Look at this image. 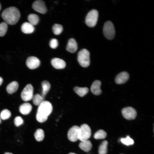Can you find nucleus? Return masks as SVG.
Masks as SVG:
<instances>
[{
	"instance_id": "nucleus-1",
	"label": "nucleus",
	"mask_w": 154,
	"mask_h": 154,
	"mask_svg": "<svg viewBox=\"0 0 154 154\" xmlns=\"http://www.w3.org/2000/svg\"><path fill=\"white\" fill-rule=\"evenodd\" d=\"M1 16L7 24L14 25L19 20L20 17V13L17 8L11 7L5 9L2 13Z\"/></svg>"
},
{
	"instance_id": "nucleus-2",
	"label": "nucleus",
	"mask_w": 154,
	"mask_h": 154,
	"mask_svg": "<svg viewBox=\"0 0 154 154\" xmlns=\"http://www.w3.org/2000/svg\"><path fill=\"white\" fill-rule=\"evenodd\" d=\"M52 110V106L51 103L44 101L38 106L36 116L37 120L40 123L44 122L47 119Z\"/></svg>"
},
{
	"instance_id": "nucleus-3",
	"label": "nucleus",
	"mask_w": 154,
	"mask_h": 154,
	"mask_svg": "<svg viewBox=\"0 0 154 154\" xmlns=\"http://www.w3.org/2000/svg\"><path fill=\"white\" fill-rule=\"evenodd\" d=\"M78 60L80 65L83 67H87L90 63V53L86 49H83L78 53Z\"/></svg>"
},
{
	"instance_id": "nucleus-4",
	"label": "nucleus",
	"mask_w": 154,
	"mask_h": 154,
	"mask_svg": "<svg viewBox=\"0 0 154 154\" xmlns=\"http://www.w3.org/2000/svg\"><path fill=\"white\" fill-rule=\"evenodd\" d=\"M98 17V11L96 9L90 11L87 15L85 22L87 25L90 27H93L96 25Z\"/></svg>"
},
{
	"instance_id": "nucleus-5",
	"label": "nucleus",
	"mask_w": 154,
	"mask_h": 154,
	"mask_svg": "<svg viewBox=\"0 0 154 154\" xmlns=\"http://www.w3.org/2000/svg\"><path fill=\"white\" fill-rule=\"evenodd\" d=\"M103 33L105 37L109 40H112L114 37L115 30L113 23L110 21L106 22L103 28Z\"/></svg>"
},
{
	"instance_id": "nucleus-6",
	"label": "nucleus",
	"mask_w": 154,
	"mask_h": 154,
	"mask_svg": "<svg viewBox=\"0 0 154 154\" xmlns=\"http://www.w3.org/2000/svg\"><path fill=\"white\" fill-rule=\"evenodd\" d=\"M80 127L79 139L81 141L88 140L91 135V130L90 127L87 124H83Z\"/></svg>"
},
{
	"instance_id": "nucleus-7",
	"label": "nucleus",
	"mask_w": 154,
	"mask_h": 154,
	"mask_svg": "<svg viewBox=\"0 0 154 154\" xmlns=\"http://www.w3.org/2000/svg\"><path fill=\"white\" fill-rule=\"evenodd\" d=\"M33 88L31 84H27L22 90L21 97L23 100L26 102L32 99L33 97Z\"/></svg>"
},
{
	"instance_id": "nucleus-8",
	"label": "nucleus",
	"mask_w": 154,
	"mask_h": 154,
	"mask_svg": "<svg viewBox=\"0 0 154 154\" xmlns=\"http://www.w3.org/2000/svg\"><path fill=\"white\" fill-rule=\"evenodd\" d=\"M121 113L123 117L128 120L134 119L137 115L136 110L131 107H128L123 108L121 110Z\"/></svg>"
},
{
	"instance_id": "nucleus-9",
	"label": "nucleus",
	"mask_w": 154,
	"mask_h": 154,
	"mask_svg": "<svg viewBox=\"0 0 154 154\" xmlns=\"http://www.w3.org/2000/svg\"><path fill=\"white\" fill-rule=\"evenodd\" d=\"M80 127L77 125H74L69 130L67 134L69 140L72 142L77 141L79 138Z\"/></svg>"
},
{
	"instance_id": "nucleus-10",
	"label": "nucleus",
	"mask_w": 154,
	"mask_h": 154,
	"mask_svg": "<svg viewBox=\"0 0 154 154\" xmlns=\"http://www.w3.org/2000/svg\"><path fill=\"white\" fill-rule=\"evenodd\" d=\"M32 7L35 11L42 14H45L47 11V9L45 3L42 0L35 1L33 3Z\"/></svg>"
},
{
	"instance_id": "nucleus-11",
	"label": "nucleus",
	"mask_w": 154,
	"mask_h": 154,
	"mask_svg": "<svg viewBox=\"0 0 154 154\" xmlns=\"http://www.w3.org/2000/svg\"><path fill=\"white\" fill-rule=\"evenodd\" d=\"M40 64L39 59L35 56L29 57L26 60V64L28 67L31 69L36 68L39 66Z\"/></svg>"
},
{
	"instance_id": "nucleus-12",
	"label": "nucleus",
	"mask_w": 154,
	"mask_h": 154,
	"mask_svg": "<svg viewBox=\"0 0 154 154\" xmlns=\"http://www.w3.org/2000/svg\"><path fill=\"white\" fill-rule=\"evenodd\" d=\"M129 77V74L126 72H122L116 76L115 82L117 84H123L126 82Z\"/></svg>"
},
{
	"instance_id": "nucleus-13",
	"label": "nucleus",
	"mask_w": 154,
	"mask_h": 154,
	"mask_svg": "<svg viewBox=\"0 0 154 154\" xmlns=\"http://www.w3.org/2000/svg\"><path fill=\"white\" fill-rule=\"evenodd\" d=\"M51 64L55 68L62 69L66 66V62L63 60L58 58H54L51 61Z\"/></svg>"
},
{
	"instance_id": "nucleus-14",
	"label": "nucleus",
	"mask_w": 154,
	"mask_h": 154,
	"mask_svg": "<svg viewBox=\"0 0 154 154\" xmlns=\"http://www.w3.org/2000/svg\"><path fill=\"white\" fill-rule=\"evenodd\" d=\"M101 84V82L99 80H96L92 83L90 89L93 94L98 95L101 94L102 90L100 88Z\"/></svg>"
},
{
	"instance_id": "nucleus-15",
	"label": "nucleus",
	"mask_w": 154,
	"mask_h": 154,
	"mask_svg": "<svg viewBox=\"0 0 154 154\" xmlns=\"http://www.w3.org/2000/svg\"><path fill=\"white\" fill-rule=\"evenodd\" d=\"M78 46L76 40L73 38L70 39L66 48V50L71 53H74L77 50Z\"/></svg>"
},
{
	"instance_id": "nucleus-16",
	"label": "nucleus",
	"mask_w": 154,
	"mask_h": 154,
	"mask_svg": "<svg viewBox=\"0 0 154 154\" xmlns=\"http://www.w3.org/2000/svg\"><path fill=\"white\" fill-rule=\"evenodd\" d=\"M21 30L24 33L30 34L34 32L35 28L34 26L29 22H25L21 25Z\"/></svg>"
},
{
	"instance_id": "nucleus-17",
	"label": "nucleus",
	"mask_w": 154,
	"mask_h": 154,
	"mask_svg": "<svg viewBox=\"0 0 154 154\" xmlns=\"http://www.w3.org/2000/svg\"><path fill=\"white\" fill-rule=\"evenodd\" d=\"M32 107L31 104L29 103H25L21 105L19 108L20 112L23 114L26 115L31 111Z\"/></svg>"
},
{
	"instance_id": "nucleus-18",
	"label": "nucleus",
	"mask_w": 154,
	"mask_h": 154,
	"mask_svg": "<svg viewBox=\"0 0 154 154\" xmlns=\"http://www.w3.org/2000/svg\"><path fill=\"white\" fill-rule=\"evenodd\" d=\"M80 148L86 152L90 151L92 147V144L91 141L88 140L81 141L79 144Z\"/></svg>"
},
{
	"instance_id": "nucleus-19",
	"label": "nucleus",
	"mask_w": 154,
	"mask_h": 154,
	"mask_svg": "<svg viewBox=\"0 0 154 154\" xmlns=\"http://www.w3.org/2000/svg\"><path fill=\"white\" fill-rule=\"evenodd\" d=\"M19 87V84L16 81H13L9 83L7 86L6 90L9 94H12L16 92Z\"/></svg>"
},
{
	"instance_id": "nucleus-20",
	"label": "nucleus",
	"mask_w": 154,
	"mask_h": 154,
	"mask_svg": "<svg viewBox=\"0 0 154 154\" xmlns=\"http://www.w3.org/2000/svg\"><path fill=\"white\" fill-rule=\"evenodd\" d=\"M75 92L80 97H83L88 92L89 89L87 87H79L76 86L74 88Z\"/></svg>"
},
{
	"instance_id": "nucleus-21",
	"label": "nucleus",
	"mask_w": 154,
	"mask_h": 154,
	"mask_svg": "<svg viewBox=\"0 0 154 154\" xmlns=\"http://www.w3.org/2000/svg\"><path fill=\"white\" fill-rule=\"evenodd\" d=\"M41 85L42 88V90L41 96L44 98L45 96L50 89V83L46 80H44L42 82Z\"/></svg>"
},
{
	"instance_id": "nucleus-22",
	"label": "nucleus",
	"mask_w": 154,
	"mask_h": 154,
	"mask_svg": "<svg viewBox=\"0 0 154 154\" xmlns=\"http://www.w3.org/2000/svg\"><path fill=\"white\" fill-rule=\"evenodd\" d=\"M28 20L29 23L34 26L38 23L39 21V18L36 14H31L28 16Z\"/></svg>"
},
{
	"instance_id": "nucleus-23",
	"label": "nucleus",
	"mask_w": 154,
	"mask_h": 154,
	"mask_svg": "<svg viewBox=\"0 0 154 154\" xmlns=\"http://www.w3.org/2000/svg\"><path fill=\"white\" fill-rule=\"evenodd\" d=\"M108 143L106 140L104 141L100 145L98 149L99 154H106L108 151Z\"/></svg>"
},
{
	"instance_id": "nucleus-24",
	"label": "nucleus",
	"mask_w": 154,
	"mask_h": 154,
	"mask_svg": "<svg viewBox=\"0 0 154 154\" xmlns=\"http://www.w3.org/2000/svg\"><path fill=\"white\" fill-rule=\"evenodd\" d=\"M34 135L35 138L37 141H41L44 137V131L42 129H38L35 133Z\"/></svg>"
},
{
	"instance_id": "nucleus-25",
	"label": "nucleus",
	"mask_w": 154,
	"mask_h": 154,
	"mask_svg": "<svg viewBox=\"0 0 154 154\" xmlns=\"http://www.w3.org/2000/svg\"><path fill=\"white\" fill-rule=\"evenodd\" d=\"M44 98L39 94H37L32 98L33 103L35 105L39 106L44 101Z\"/></svg>"
},
{
	"instance_id": "nucleus-26",
	"label": "nucleus",
	"mask_w": 154,
	"mask_h": 154,
	"mask_svg": "<svg viewBox=\"0 0 154 154\" xmlns=\"http://www.w3.org/2000/svg\"><path fill=\"white\" fill-rule=\"evenodd\" d=\"M106 132L102 129H100L97 131L94 134V137L96 139L105 138L107 136Z\"/></svg>"
},
{
	"instance_id": "nucleus-27",
	"label": "nucleus",
	"mask_w": 154,
	"mask_h": 154,
	"mask_svg": "<svg viewBox=\"0 0 154 154\" xmlns=\"http://www.w3.org/2000/svg\"><path fill=\"white\" fill-rule=\"evenodd\" d=\"M53 33L55 35H60L62 31V26L60 24H55L54 25L52 28Z\"/></svg>"
},
{
	"instance_id": "nucleus-28",
	"label": "nucleus",
	"mask_w": 154,
	"mask_h": 154,
	"mask_svg": "<svg viewBox=\"0 0 154 154\" xmlns=\"http://www.w3.org/2000/svg\"><path fill=\"white\" fill-rule=\"evenodd\" d=\"M11 112L7 109L3 110L1 113L0 117L2 119L5 120L9 119L11 116Z\"/></svg>"
},
{
	"instance_id": "nucleus-29",
	"label": "nucleus",
	"mask_w": 154,
	"mask_h": 154,
	"mask_svg": "<svg viewBox=\"0 0 154 154\" xmlns=\"http://www.w3.org/2000/svg\"><path fill=\"white\" fill-rule=\"evenodd\" d=\"M7 28V24L6 22H2L0 24V36L3 37L5 34Z\"/></svg>"
},
{
	"instance_id": "nucleus-30",
	"label": "nucleus",
	"mask_w": 154,
	"mask_h": 154,
	"mask_svg": "<svg viewBox=\"0 0 154 154\" xmlns=\"http://www.w3.org/2000/svg\"><path fill=\"white\" fill-rule=\"evenodd\" d=\"M120 141L123 143L127 145H132L134 143L133 140L128 135L125 138H121Z\"/></svg>"
},
{
	"instance_id": "nucleus-31",
	"label": "nucleus",
	"mask_w": 154,
	"mask_h": 154,
	"mask_svg": "<svg viewBox=\"0 0 154 154\" xmlns=\"http://www.w3.org/2000/svg\"><path fill=\"white\" fill-rule=\"evenodd\" d=\"M14 122L16 126L19 127L23 124L24 121L21 117L19 116H17L15 118Z\"/></svg>"
},
{
	"instance_id": "nucleus-32",
	"label": "nucleus",
	"mask_w": 154,
	"mask_h": 154,
	"mask_svg": "<svg viewBox=\"0 0 154 154\" xmlns=\"http://www.w3.org/2000/svg\"><path fill=\"white\" fill-rule=\"evenodd\" d=\"M50 47L53 49L56 48L58 45V40L55 38H52L51 40L49 42Z\"/></svg>"
},
{
	"instance_id": "nucleus-33",
	"label": "nucleus",
	"mask_w": 154,
	"mask_h": 154,
	"mask_svg": "<svg viewBox=\"0 0 154 154\" xmlns=\"http://www.w3.org/2000/svg\"><path fill=\"white\" fill-rule=\"evenodd\" d=\"M3 81V78L1 77H0V86L1 85Z\"/></svg>"
},
{
	"instance_id": "nucleus-34",
	"label": "nucleus",
	"mask_w": 154,
	"mask_h": 154,
	"mask_svg": "<svg viewBox=\"0 0 154 154\" xmlns=\"http://www.w3.org/2000/svg\"><path fill=\"white\" fill-rule=\"evenodd\" d=\"M4 154H13V153H9V152H5V153Z\"/></svg>"
},
{
	"instance_id": "nucleus-35",
	"label": "nucleus",
	"mask_w": 154,
	"mask_h": 154,
	"mask_svg": "<svg viewBox=\"0 0 154 154\" xmlns=\"http://www.w3.org/2000/svg\"><path fill=\"white\" fill-rule=\"evenodd\" d=\"M68 154H76L74 153H69Z\"/></svg>"
},
{
	"instance_id": "nucleus-36",
	"label": "nucleus",
	"mask_w": 154,
	"mask_h": 154,
	"mask_svg": "<svg viewBox=\"0 0 154 154\" xmlns=\"http://www.w3.org/2000/svg\"><path fill=\"white\" fill-rule=\"evenodd\" d=\"M1 4L0 3V11L1 10Z\"/></svg>"
},
{
	"instance_id": "nucleus-37",
	"label": "nucleus",
	"mask_w": 154,
	"mask_h": 154,
	"mask_svg": "<svg viewBox=\"0 0 154 154\" xmlns=\"http://www.w3.org/2000/svg\"><path fill=\"white\" fill-rule=\"evenodd\" d=\"M1 118L0 117V124L1 123Z\"/></svg>"
}]
</instances>
